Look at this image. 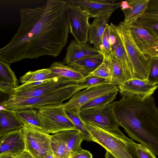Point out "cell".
<instances>
[{"label":"cell","mask_w":158,"mask_h":158,"mask_svg":"<svg viewBox=\"0 0 158 158\" xmlns=\"http://www.w3.org/2000/svg\"><path fill=\"white\" fill-rule=\"evenodd\" d=\"M113 102V111L119 126L128 136L158 156V108L152 96L143 100L134 96L121 95Z\"/></svg>","instance_id":"obj_2"},{"label":"cell","mask_w":158,"mask_h":158,"mask_svg":"<svg viewBox=\"0 0 158 158\" xmlns=\"http://www.w3.org/2000/svg\"><path fill=\"white\" fill-rule=\"evenodd\" d=\"M15 87L11 84L0 80V91L2 94H12L15 92Z\"/></svg>","instance_id":"obj_37"},{"label":"cell","mask_w":158,"mask_h":158,"mask_svg":"<svg viewBox=\"0 0 158 158\" xmlns=\"http://www.w3.org/2000/svg\"><path fill=\"white\" fill-rule=\"evenodd\" d=\"M43 131L56 134L77 128L66 114L63 104L45 106L37 109Z\"/></svg>","instance_id":"obj_6"},{"label":"cell","mask_w":158,"mask_h":158,"mask_svg":"<svg viewBox=\"0 0 158 158\" xmlns=\"http://www.w3.org/2000/svg\"><path fill=\"white\" fill-rule=\"evenodd\" d=\"M131 30L134 42L146 58L158 56V38L134 24L131 25Z\"/></svg>","instance_id":"obj_12"},{"label":"cell","mask_w":158,"mask_h":158,"mask_svg":"<svg viewBox=\"0 0 158 158\" xmlns=\"http://www.w3.org/2000/svg\"><path fill=\"white\" fill-rule=\"evenodd\" d=\"M0 111V137L23 128L24 125L13 110L1 108Z\"/></svg>","instance_id":"obj_21"},{"label":"cell","mask_w":158,"mask_h":158,"mask_svg":"<svg viewBox=\"0 0 158 158\" xmlns=\"http://www.w3.org/2000/svg\"><path fill=\"white\" fill-rule=\"evenodd\" d=\"M108 59L111 75V84L118 87L126 81L122 64L112 53Z\"/></svg>","instance_id":"obj_27"},{"label":"cell","mask_w":158,"mask_h":158,"mask_svg":"<svg viewBox=\"0 0 158 158\" xmlns=\"http://www.w3.org/2000/svg\"><path fill=\"white\" fill-rule=\"evenodd\" d=\"M118 91L110 92L94 99L82 106L79 109V112L84 110L101 107L113 102Z\"/></svg>","instance_id":"obj_29"},{"label":"cell","mask_w":158,"mask_h":158,"mask_svg":"<svg viewBox=\"0 0 158 158\" xmlns=\"http://www.w3.org/2000/svg\"><path fill=\"white\" fill-rule=\"evenodd\" d=\"M134 146L139 158H157L156 155L144 145L135 142Z\"/></svg>","instance_id":"obj_36"},{"label":"cell","mask_w":158,"mask_h":158,"mask_svg":"<svg viewBox=\"0 0 158 158\" xmlns=\"http://www.w3.org/2000/svg\"><path fill=\"white\" fill-rule=\"evenodd\" d=\"M149 0H127L122 1L121 7L123 12L124 22L131 25L144 14Z\"/></svg>","instance_id":"obj_19"},{"label":"cell","mask_w":158,"mask_h":158,"mask_svg":"<svg viewBox=\"0 0 158 158\" xmlns=\"http://www.w3.org/2000/svg\"><path fill=\"white\" fill-rule=\"evenodd\" d=\"M109 27L112 53L120 61L126 81L133 79L134 77L133 68L121 39L117 32L115 24L110 23Z\"/></svg>","instance_id":"obj_15"},{"label":"cell","mask_w":158,"mask_h":158,"mask_svg":"<svg viewBox=\"0 0 158 158\" xmlns=\"http://www.w3.org/2000/svg\"><path fill=\"white\" fill-rule=\"evenodd\" d=\"M104 59L101 53L87 56L68 65L82 73L85 77L95 70L102 63Z\"/></svg>","instance_id":"obj_22"},{"label":"cell","mask_w":158,"mask_h":158,"mask_svg":"<svg viewBox=\"0 0 158 158\" xmlns=\"http://www.w3.org/2000/svg\"><path fill=\"white\" fill-rule=\"evenodd\" d=\"M100 53L104 58L108 59L112 54L110 39L109 25L108 24L103 35L102 40V46Z\"/></svg>","instance_id":"obj_35"},{"label":"cell","mask_w":158,"mask_h":158,"mask_svg":"<svg viewBox=\"0 0 158 158\" xmlns=\"http://www.w3.org/2000/svg\"><path fill=\"white\" fill-rule=\"evenodd\" d=\"M0 80L9 83L16 88L18 86V81L10 64L0 60Z\"/></svg>","instance_id":"obj_31"},{"label":"cell","mask_w":158,"mask_h":158,"mask_svg":"<svg viewBox=\"0 0 158 158\" xmlns=\"http://www.w3.org/2000/svg\"><path fill=\"white\" fill-rule=\"evenodd\" d=\"M57 133L62 138L73 157L82 149L81 145L84 140V135L80 130L76 128L64 131Z\"/></svg>","instance_id":"obj_23"},{"label":"cell","mask_w":158,"mask_h":158,"mask_svg":"<svg viewBox=\"0 0 158 158\" xmlns=\"http://www.w3.org/2000/svg\"><path fill=\"white\" fill-rule=\"evenodd\" d=\"M42 158H56L53 154L48 155Z\"/></svg>","instance_id":"obj_42"},{"label":"cell","mask_w":158,"mask_h":158,"mask_svg":"<svg viewBox=\"0 0 158 158\" xmlns=\"http://www.w3.org/2000/svg\"><path fill=\"white\" fill-rule=\"evenodd\" d=\"M75 81L65 77H55L32 88L15 92L10 95L21 98L38 96L75 83Z\"/></svg>","instance_id":"obj_13"},{"label":"cell","mask_w":158,"mask_h":158,"mask_svg":"<svg viewBox=\"0 0 158 158\" xmlns=\"http://www.w3.org/2000/svg\"><path fill=\"white\" fill-rule=\"evenodd\" d=\"M67 1V15L70 32L79 43H87L90 26L89 17L80 7Z\"/></svg>","instance_id":"obj_7"},{"label":"cell","mask_w":158,"mask_h":158,"mask_svg":"<svg viewBox=\"0 0 158 158\" xmlns=\"http://www.w3.org/2000/svg\"><path fill=\"white\" fill-rule=\"evenodd\" d=\"M88 76H95L111 80V75L108 59L104 57L102 64Z\"/></svg>","instance_id":"obj_34"},{"label":"cell","mask_w":158,"mask_h":158,"mask_svg":"<svg viewBox=\"0 0 158 158\" xmlns=\"http://www.w3.org/2000/svg\"><path fill=\"white\" fill-rule=\"evenodd\" d=\"M68 2L48 0L41 7L21 9L20 26L9 43L0 49V60L10 64L44 55L59 56L70 32Z\"/></svg>","instance_id":"obj_1"},{"label":"cell","mask_w":158,"mask_h":158,"mask_svg":"<svg viewBox=\"0 0 158 158\" xmlns=\"http://www.w3.org/2000/svg\"><path fill=\"white\" fill-rule=\"evenodd\" d=\"M13 111L24 126L43 132L37 109H27Z\"/></svg>","instance_id":"obj_24"},{"label":"cell","mask_w":158,"mask_h":158,"mask_svg":"<svg viewBox=\"0 0 158 158\" xmlns=\"http://www.w3.org/2000/svg\"><path fill=\"white\" fill-rule=\"evenodd\" d=\"M83 122L93 123L105 129L114 131L119 129L113 111V102L102 107L79 112Z\"/></svg>","instance_id":"obj_9"},{"label":"cell","mask_w":158,"mask_h":158,"mask_svg":"<svg viewBox=\"0 0 158 158\" xmlns=\"http://www.w3.org/2000/svg\"><path fill=\"white\" fill-rule=\"evenodd\" d=\"M105 156V158H116L107 151H106Z\"/></svg>","instance_id":"obj_40"},{"label":"cell","mask_w":158,"mask_h":158,"mask_svg":"<svg viewBox=\"0 0 158 158\" xmlns=\"http://www.w3.org/2000/svg\"><path fill=\"white\" fill-rule=\"evenodd\" d=\"M51 145L53 155L56 158H73L58 133L51 135Z\"/></svg>","instance_id":"obj_28"},{"label":"cell","mask_w":158,"mask_h":158,"mask_svg":"<svg viewBox=\"0 0 158 158\" xmlns=\"http://www.w3.org/2000/svg\"><path fill=\"white\" fill-rule=\"evenodd\" d=\"M25 149L23 129L0 137V156L11 154L15 156Z\"/></svg>","instance_id":"obj_16"},{"label":"cell","mask_w":158,"mask_h":158,"mask_svg":"<svg viewBox=\"0 0 158 158\" xmlns=\"http://www.w3.org/2000/svg\"><path fill=\"white\" fill-rule=\"evenodd\" d=\"M73 158H93V155L89 151L82 149Z\"/></svg>","instance_id":"obj_38"},{"label":"cell","mask_w":158,"mask_h":158,"mask_svg":"<svg viewBox=\"0 0 158 158\" xmlns=\"http://www.w3.org/2000/svg\"><path fill=\"white\" fill-rule=\"evenodd\" d=\"M13 156L11 154H7L0 156V158H13Z\"/></svg>","instance_id":"obj_41"},{"label":"cell","mask_w":158,"mask_h":158,"mask_svg":"<svg viewBox=\"0 0 158 158\" xmlns=\"http://www.w3.org/2000/svg\"><path fill=\"white\" fill-rule=\"evenodd\" d=\"M111 83V80L93 76H87L77 81V85L84 86L86 88L95 86Z\"/></svg>","instance_id":"obj_32"},{"label":"cell","mask_w":158,"mask_h":158,"mask_svg":"<svg viewBox=\"0 0 158 158\" xmlns=\"http://www.w3.org/2000/svg\"><path fill=\"white\" fill-rule=\"evenodd\" d=\"M131 25L121 21L118 25H115V27L132 66L133 79L146 81L149 59L144 56L134 42L131 33Z\"/></svg>","instance_id":"obj_5"},{"label":"cell","mask_w":158,"mask_h":158,"mask_svg":"<svg viewBox=\"0 0 158 158\" xmlns=\"http://www.w3.org/2000/svg\"><path fill=\"white\" fill-rule=\"evenodd\" d=\"M13 158H36L27 151L25 150Z\"/></svg>","instance_id":"obj_39"},{"label":"cell","mask_w":158,"mask_h":158,"mask_svg":"<svg viewBox=\"0 0 158 158\" xmlns=\"http://www.w3.org/2000/svg\"><path fill=\"white\" fill-rule=\"evenodd\" d=\"M84 89V86L75 83L55 90L36 97L21 98L9 95L8 99L1 103L3 108L15 110L27 109H38L48 105L62 104L75 94Z\"/></svg>","instance_id":"obj_4"},{"label":"cell","mask_w":158,"mask_h":158,"mask_svg":"<svg viewBox=\"0 0 158 158\" xmlns=\"http://www.w3.org/2000/svg\"><path fill=\"white\" fill-rule=\"evenodd\" d=\"M132 24L158 38V0H149L143 15Z\"/></svg>","instance_id":"obj_17"},{"label":"cell","mask_w":158,"mask_h":158,"mask_svg":"<svg viewBox=\"0 0 158 158\" xmlns=\"http://www.w3.org/2000/svg\"><path fill=\"white\" fill-rule=\"evenodd\" d=\"M57 77L49 68L33 71H29L20 77L19 81L23 84L49 80Z\"/></svg>","instance_id":"obj_26"},{"label":"cell","mask_w":158,"mask_h":158,"mask_svg":"<svg viewBox=\"0 0 158 158\" xmlns=\"http://www.w3.org/2000/svg\"><path fill=\"white\" fill-rule=\"evenodd\" d=\"M80 7L89 18L113 13L121 7L122 1L118 0H68Z\"/></svg>","instance_id":"obj_11"},{"label":"cell","mask_w":158,"mask_h":158,"mask_svg":"<svg viewBox=\"0 0 158 158\" xmlns=\"http://www.w3.org/2000/svg\"><path fill=\"white\" fill-rule=\"evenodd\" d=\"M118 87L111 83L86 89L75 94L67 102L63 103L65 109L79 112L80 108L94 99L110 92L119 91Z\"/></svg>","instance_id":"obj_10"},{"label":"cell","mask_w":158,"mask_h":158,"mask_svg":"<svg viewBox=\"0 0 158 158\" xmlns=\"http://www.w3.org/2000/svg\"><path fill=\"white\" fill-rule=\"evenodd\" d=\"M112 14L110 13L94 18L90 24L88 41L99 52L101 50L102 37Z\"/></svg>","instance_id":"obj_20"},{"label":"cell","mask_w":158,"mask_h":158,"mask_svg":"<svg viewBox=\"0 0 158 158\" xmlns=\"http://www.w3.org/2000/svg\"><path fill=\"white\" fill-rule=\"evenodd\" d=\"M99 53L98 51L87 43L80 44L73 40L67 48L66 55L62 62L67 65L82 58Z\"/></svg>","instance_id":"obj_18"},{"label":"cell","mask_w":158,"mask_h":158,"mask_svg":"<svg viewBox=\"0 0 158 158\" xmlns=\"http://www.w3.org/2000/svg\"><path fill=\"white\" fill-rule=\"evenodd\" d=\"M146 81L152 85L158 84V56L149 59L148 73Z\"/></svg>","instance_id":"obj_33"},{"label":"cell","mask_w":158,"mask_h":158,"mask_svg":"<svg viewBox=\"0 0 158 158\" xmlns=\"http://www.w3.org/2000/svg\"><path fill=\"white\" fill-rule=\"evenodd\" d=\"M65 111L67 115L76 128L83 134L84 140L87 142H93L90 134L85 127L80 117L79 112L70 109H65Z\"/></svg>","instance_id":"obj_30"},{"label":"cell","mask_w":158,"mask_h":158,"mask_svg":"<svg viewBox=\"0 0 158 158\" xmlns=\"http://www.w3.org/2000/svg\"><path fill=\"white\" fill-rule=\"evenodd\" d=\"M83 123L93 142L100 145L116 158H139L134 146L135 142L119 128L109 131L93 123Z\"/></svg>","instance_id":"obj_3"},{"label":"cell","mask_w":158,"mask_h":158,"mask_svg":"<svg viewBox=\"0 0 158 158\" xmlns=\"http://www.w3.org/2000/svg\"><path fill=\"white\" fill-rule=\"evenodd\" d=\"M121 95L134 96L143 100L152 96L158 88L147 81L133 79L126 81L118 86Z\"/></svg>","instance_id":"obj_14"},{"label":"cell","mask_w":158,"mask_h":158,"mask_svg":"<svg viewBox=\"0 0 158 158\" xmlns=\"http://www.w3.org/2000/svg\"><path fill=\"white\" fill-rule=\"evenodd\" d=\"M25 150L36 158L53 154L51 145V135L29 127L23 128Z\"/></svg>","instance_id":"obj_8"},{"label":"cell","mask_w":158,"mask_h":158,"mask_svg":"<svg viewBox=\"0 0 158 158\" xmlns=\"http://www.w3.org/2000/svg\"><path fill=\"white\" fill-rule=\"evenodd\" d=\"M52 72L57 77L67 78L77 81L85 77L74 68L64 64L62 62L55 61L50 67Z\"/></svg>","instance_id":"obj_25"}]
</instances>
